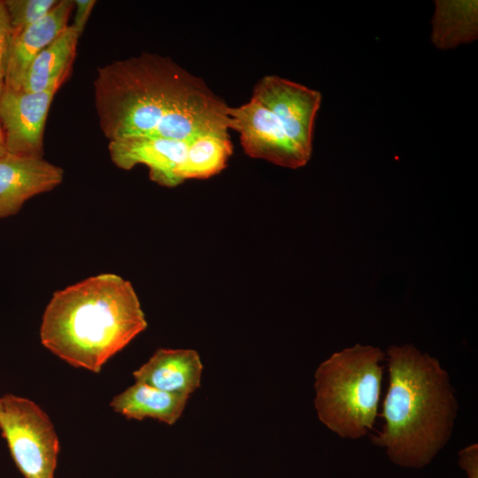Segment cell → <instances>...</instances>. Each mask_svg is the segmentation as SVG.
<instances>
[{"mask_svg": "<svg viewBox=\"0 0 478 478\" xmlns=\"http://www.w3.org/2000/svg\"><path fill=\"white\" fill-rule=\"evenodd\" d=\"M96 72L95 105L101 130L110 141L228 135L227 104L170 58L143 52Z\"/></svg>", "mask_w": 478, "mask_h": 478, "instance_id": "6da1fadb", "label": "cell"}, {"mask_svg": "<svg viewBox=\"0 0 478 478\" xmlns=\"http://www.w3.org/2000/svg\"><path fill=\"white\" fill-rule=\"evenodd\" d=\"M387 356L385 423L371 443L384 448L394 464L421 468L451 439L459 407L455 391L439 360L415 346L391 345Z\"/></svg>", "mask_w": 478, "mask_h": 478, "instance_id": "7a4b0ae2", "label": "cell"}, {"mask_svg": "<svg viewBox=\"0 0 478 478\" xmlns=\"http://www.w3.org/2000/svg\"><path fill=\"white\" fill-rule=\"evenodd\" d=\"M146 328L132 284L120 275L101 274L53 294L40 337L68 364L98 373Z\"/></svg>", "mask_w": 478, "mask_h": 478, "instance_id": "3957f363", "label": "cell"}, {"mask_svg": "<svg viewBox=\"0 0 478 478\" xmlns=\"http://www.w3.org/2000/svg\"><path fill=\"white\" fill-rule=\"evenodd\" d=\"M384 358L380 348L357 343L333 353L317 367V415L338 436L358 439L374 428Z\"/></svg>", "mask_w": 478, "mask_h": 478, "instance_id": "277c9868", "label": "cell"}, {"mask_svg": "<svg viewBox=\"0 0 478 478\" xmlns=\"http://www.w3.org/2000/svg\"><path fill=\"white\" fill-rule=\"evenodd\" d=\"M0 431L25 478H54L58 438L39 405L22 397L4 395L1 397Z\"/></svg>", "mask_w": 478, "mask_h": 478, "instance_id": "5b68a950", "label": "cell"}, {"mask_svg": "<svg viewBox=\"0 0 478 478\" xmlns=\"http://www.w3.org/2000/svg\"><path fill=\"white\" fill-rule=\"evenodd\" d=\"M229 128L238 132L244 152L274 165L298 168L311 156L287 135L277 117L259 102L251 100L238 107H228Z\"/></svg>", "mask_w": 478, "mask_h": 478, "instance_id": "8992f818", "label": "cell"}, {"mask_svg": "<svg viewBox=\"0 0 478 478\" xmlns=\"http://www.w3.org/2000/svg\"><path fill=\"white\" fill-rule=\"evenodd\" d=\"M60 86L27 92L4 86L0 94V127L9 153L42 158L43 132L53 97Z\"/></svg>", "mask_w": 478, "mask_h": 478, "instance_id": "52a82bcc", "label": "cell"}, {"mask_svg": "<svg viewBox=\"0 0 478 478\" xmlns=\"http://www.w3.org/2000/svg\"><path fill=\"white\" fill-rule=\"evenodd\" d=\"M251 98L271 111L290 140L312 155L313 123L321 102L318 90L277 75H266L255 85Z\"/></svg>", "mask_w": 478, "mask_h": 478, "instance_id": "ba28073f", "label": "cell"}, {"mask_svg": "<svg viewBox=\"0 0 478 478\" xmlns=\"http://www.w3.org/2000/svg\"><path fill=\"white\" fill-rule=\"evenodd\" d=\"M193 139L126 137L110 141L108 150L112 161L119 168L130 170L136 165H145L152 181L173 188L183 182L181 173Z\"/></svg>", "mask_w": 478, "mask_h": 478, "instance_id": "9c48e42d", "label": "cell"}, {"mask_svg": "<svg viewBox=\"0 0 478 478\" xmlns=\"http://www.w3.org/2000/svg\"><path fill=\"white\" fill-rule=\"evenodd\" d=\"M63 177L61 167L42 158L6 152L0 157V219L16 214L27 200L53 189Z\"/></svg>", "mask_w": 478, "mask_h": 478, "instance_id": "30bf717a", "label": "cell"}, {"mask_svg": "<svg viewBox=\"0 0 478 478\" xmlns=\"http://www.w3.org/2000/svg\"><path fill=\"white\" fill-rule=\"evenodd\" d=\"M73 6L72 0H60L43 18L12 35L5 67V86L21 89L34 58L69 26Z\"/></svg>", "mask_w": 478, "mask_h": 478, "instance_id": "8fae6325", "label": "cell"}, {"mask_svg": "<svg viewBox=\"0 0 478 478\" xmlns=\"http://www.w3.org/2000/svg\"><path fill=\"white\" fill-rule=\"evenodd\" d=\"M203 364L190 349H158L133 373L135 382L186 397L200 387Z\"/></svg>", "mask_w": 478, "mask_h": 478, "instance_id": "7c38bea8", "label": "cell"}, {"mask_svg": "<svg viewBox=\"0 0 478 478\" xmlns=\"http://www.w3.org/2000/svg\"><path fill=\"white\" fill-rule=\"evenodd\" d=\"M189 398L135 382L115 396L110 405L127 419L141 420L150 418L173 425L181 416Z\"/></svg>", "mask_w": 478, "mask_h": 478, "instance_id": "4fadbf2b", "label": "cell"}, {"mask_svg": "<svg viewBox=\"0 0 478 478\" xmlns=\"http://www.w3.org/2000/svg\"><path fill=\"white\" fill-rule=\"evenodd\" d=\"M79 35L69 25L28 66L21 89L40 92L61 86L72 67Z\"/></svg>", "mask_w": 478, "mask_h": 478, "instance_id": "5bb4252c", "label": "cell"}, {"mask_svg": "<svg viewBox=\"0 0 478 478\" xmlns=\"http://www.w3.org/2000/svg\"><path fill=\"white\" fill-rule=\"evenodd\" d=\"M432 20V42L439 49L455 48L477 38L476 0H437Z\"/></svg>", "mask_w": 478, "mask_h": 478, "instance_id": "9a60e30c", "label": "cell"}, {"mask_svg": "<svg viewBox=\"0 0 478 478\" xmlns=\"http://www.w3.org/2000/svg\"><path fill=\"white\" fill-rule=\"evenodd\" d=\"M233 154L229 135H206L192 140L181 176L206 179L221 172Z\"/></svg>", "mask_w": 478, "mask_h": 478, "instance_id": "2e32d148", "label": "cell"}, {"mask_svg": "<svg viewBox=\"0 0 478 478\" xmlns=\"http://www.w3.org/2000/svg\"><path fill=\"white\" fill-rule=\"evenodd\" d=\"M12 35L43 18L58 0H4Z\"/></svg>", "mask_w": 478, "mask_h": 478, "instance_id": "e0dca14e", "label": "cell"}, {"mask_svg": "<svg viewBox=\"0 0 478 478\" xmlns=\"http://www.w3.org/2000/svg\"><path fill=\"white\" fill-rule=\"evenodd\" d=\"M12 30L4 0H0V94L4 86V76Z\"/></svg>", "mask_w": 478, "mask_h": 478, "instance_id": "ac0fdd59", "label": "cell"}, {"mask_svg": "<svg viewBox=\"0 0 478 478\" xmlns=\"http://www.w3.org/2000/svg\"><path fill=\"white\" fill-rule=\"evenodd\" d=\"M459 465L466 473L467 478H478V444H470L458 453Z\"/></svg>", "mask_w": 478, "mask_h": 478, "instance_id": "d6986e66", "label": "cell"}, {"mask_svg": "<svg viewBox=\"0 0 478 478\" xmlns=\"http://www.w3.org/2000/svg\"><path fill=\"white\" fill-rule=\"evenodd\" d=\"M75 15L72 24L79 36L83 33L84 27L90 16L93 7L96 4L95 0H74Z\"/></svg>", "mask_w": 478, "mask_h": 478, "instance_id": "ffe728a7", "label": "cell"}, {"mask_svg": "<svg viewBox=\"0 0 478 478\" xmlns=\"http://www.w3.org/2000/svg\"><path fill=\"white\" fill-rule=\"evenodd\" d=\"M6 152L7 151L4 146V136H3L2 129L0 127V157L4 155Z\"/></svg>", "mask_w": 478, "mask_h": 478, "instance_id": "44dd1931", "label": "cell"}, {"mask_svg": "<svg viewBox=\"0 0 478 478\" xmlns=\"http://www.w3.org/2000/svg\"><path fill=\"white\" fill-rule=\"evenodd\" d=\"M0 409H1V397H0Z\"/></svg>", "mask_w": 478, "mask_h": 478, "instance_id": "7402d4cb", "label": "cell"}]
</instances>
